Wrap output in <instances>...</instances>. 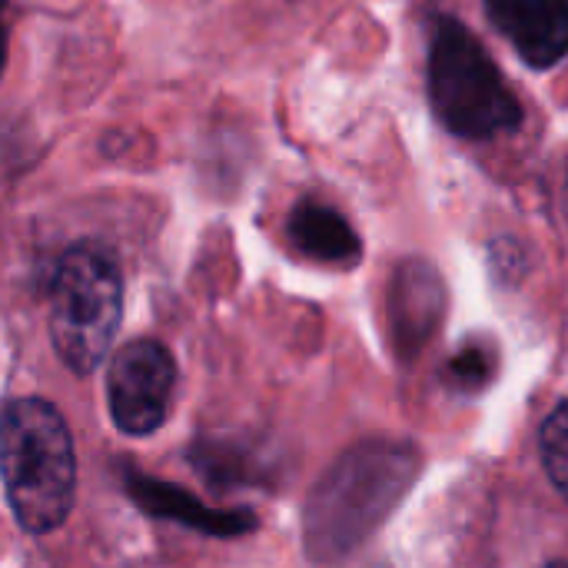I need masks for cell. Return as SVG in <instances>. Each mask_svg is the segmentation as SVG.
Here are the masks:
<instances>
[{"label":"cell","instance_id":"cell-1","mask_svg":"<svg viewBox=\"0 0 568 568\" xmlns=\"http://www.w3.org/2000/svg\"><path fill=\"white\" fill-rule=\"evenodd\" d=\"M419 476V453L399 439H366L346 449L303 506V546L313 562L356 552L406 499Z\"/></svg>","mask_w":568,"mask_h":568},{"label":"cell","instance_id":"cell-2","mask_svg":"<svg viewBox=\"0 0 568 568\" xmlns=\"http://www.w3.org/2000/svg\"><path fill=\"white\" fill-rule=\"evenodd\" d=\"M0 483L23 532L47 536L67 523L77 499V456L63 416L47 399L3 403Z\"/></svg>","mask_w":568,"mask_h":568},{"label":"cell","instance_id":"cell-3","mask_svg":"<svg viewBox=\"0 0 568 568\" xmlns=\"http://www.w3.org/2000/svg\"><path fill=\"white\" fill-rule=\"evenodd\" d=\"M429 100L439 123L463 140H493L523 123L519 97L486 53L479 37L456 17H439L429 37Z\"/></svg>","mask_w":568,"mask_h":568},{"label":"cell","instance_id":"cell-4","mask_svg":"<svg viewBox=\"0 0 568 568\" xmlns=\"http://www.w3.org/2000/svg\"><path fill=\"white\" fill-rule=\"evenodd\" d=\"M123 280L116 263L93 246L60 256L50 283V343L70 373H93L120 329Z\"/></svg>","mask_w":568,"mask_h":568},{"label":"cell","instance_id":"cell-5","mask_svg":"<svg viewBox=\"0 0 568 568\" xmlns=\"http://www.w3.org/2000/svg\"><path fill=\"white\" fill-rule=\"evenodd\" d=\"M176 393V359L156 339L126 343L106 369L110 419L123 436H150L166 423Z\"/></svg>","mask_w":568,"mask_h":568},{"label":"cell","instance_id":"cell-6","mask_svg":"<svg viewBox=\"0 0 568 568\" xmlns=\"http://www.w3.org/2000/svg\"><path fill=\"white\" fill-rule=\"evenodd\" d=\"M493 27L532 67L552 70L568 57V0H483Z\"/></svg>","mask_w":568,"mask_h":568},{"label":"cell","instance_id":"cell-7","mask_svg":"<svg viewBox=\"0 0 568 568\" xmlns=\"http://www.w3.org/2000/svg\"><path fill=\"white\" fill-rule=\"evenodd\" d=\"M126 496L150 516L156 519H170V523H180V526H190L196 532H206V536H220V539H230V536H243L250 529H256V519L253 513H223V509H210L203 506L200 499H193L190 493H183L180 486H170V483H160V479H150V476H126Z\"/></svg>","mask_w":568,"mask_h":568},{"label":"cell","instance_id":"cell-8","mask_svg":"<svg viewBox=\"0 0 568 568\" xmlns=\"http://www.w3.org/2000/svg\"><path fill=\"white\" fill-rule=\"evenodd\" d=\"M443 316V283L426 263H406L389 290V329L406 356H416Z\"/></svg>","mask_w":568,"mask_h":568},{"label":"cell","instance_id":"cell-9","mask_svg":"<svg viewBox=\"0 0 568 568\" xmlns=\"http://www.w3.org/2000/svg\"><path fill=\"white\" fill-rule=\"evenodd\" d=\"M286 233H290V243L306 260H316V263L346 266V263H356L363 253V243H359L356 230L346 223V216L313 196H306L293 206Z\"/></svg>","mask_w":568,"mask_h":568},{"label":"cell","instance_id":"cell-10","mask_svg":"<svg viewBox=\"0 0 568 568\" xmlns=\"http://www.w3.org/2000/svg\"><path fill=\"white\" fill-rule=\"evenodd\" d=\"M539 453H542V469L549 483L568 499V403H559L542 423Z\"/></svg>","mask_w":568,"mask_h":568},{"label":"cell","instance_id":"cell-11","mask_svg":"<svg viewBox=\"0 0 568 568\" xmlns=\"http://www.w3.org/2000/svg\"><path fill=\"white\" fill-rule=\"evenodd\" d=\"M449 373L459 386H483L489 379V356L483 349H463L449 363Z\"/></svg>","mask_w":568,"mask_h":568},{"label":"cell","instance_id":"cell-12","mask_svg":"<svg viewBox=\"0 0 568 568\" xmlns=\"http://www.w3.org/2000/svg\"><path fill=\"white\" fill-rule=\"evenodd\" d=\"M7 60V0H0V73Z\"/></svg>","mask_w":568,"mask_h":568},{"label":"cell","instance_id":"cell-13","mask_svg":"<svg viewBox=\"0 0 568 568\" xmlns=\"http://www.w3.org/2000/svg\"><path fill=\"white\" fill-rule=\"evenodd\" d=\"M546 568H568V562H549Z\"/></svg>","mask_w":568,"mask_h":568},{"label":"cell","instance_id":"cell-14","mask_svg":"<svg viewBox=\"0 0 568 568\" xmlns=\"http://www.w3.org/2000/svg\"><path fill=\"white\" fill-rule=\"evenodd\" d=\"M566 203H568V173H566Z\"/></svg>","mask_w":568,"mask_h":568}]
</instances>
